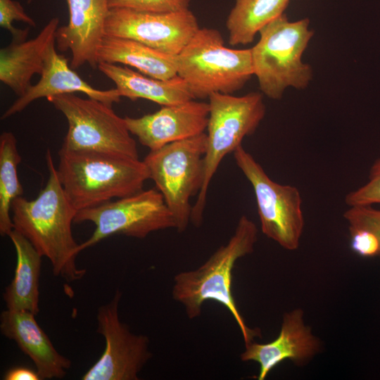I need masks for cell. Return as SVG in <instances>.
Returning a JSON list of instances; mask_svg holds the SVG:
<instances>
[{
	"label": "cell",
	"instance_id": "1",
	"mask_svg": "<svg viewBox=\"0 0 380 380\" xmlns=\"http://www.w3.org/2000/svg\"><path fill=\"white\" fill-rule=\"evenodd\" d=\"M46 162L49 177L38 196L27 200L21 196L12 202L13 229L49 260L55 276L72 282L81 279L86 273L85 269L77 265L80 244L72 232L77 210L64 191L49 149Z\"/></svg>",
	"mask_w": 380,
	"mask_h": 380
},
{
	"label": "cell",
	"instance_id": "2",
	"mask_svg": "<svg viewBox=\"0 0 380 380\" xmlns=\"http://www.w3.org/2000/svg\"><path fill=\"white\" fill-rule=\"evenodd\" d=\"M257 239L255 224L242 215L228 242L198 268L175 275L172 290L173 299L184 306L189 319L201 315L207 300L224 306L236 321L245 345L253 341L260 331L249 328L239 311L232 291V270L239 258L253 251Z\"/></svg>",
	"mask_w": 380,
	"mask_h": 380
},
{
	"label": "cell",
	"instance_id": "3",
	"mask_svg": "<svg viewBox=\"0 0 380 380\" xmlns=\"http://www.w3.org/2000/svg\"><path fill=\"white\" fill-rule=\"evenodd\" d=\"M56 169L77 211L134 194L150 179L145 163L139 158L61 148Z\"/></svg>",
	"mask_w": 380,
	"mask_h": 380
},
{
	"label": "cell",
	"instance_id": "4",
	"mask_svg": "<svg viewBox=\"0 0 380 380\" xmlns=\"http://www.w3.org/2000/svg\"><path fill=\"white\" fill-rule=\"evenodd\" d=\"M259 34L251 51L253 75L262 94L279 100L289 87L305 89L312 78L310 65L303 61L314 34L310 20L290 21L283 13L262 28Z\"/></svg>",
	"mask_w": 380,
	"mask_h": 380
},
{
	"label": "cell",
	"instance_id": "5",
	"mask_svg": "<svg viewBox=\"0 0 380 380\" xmlns=\"http://www.w3.org/2000/svg\"><path fill=\"white\" fill-rule=\"evenodd\" d=\"M177 75L196 99L241 89L253 75L251 49H230L220 32L199 28L177 54Z\"/></svg>",
	"mask_w": 380,
	"mask_h": 380
},
{
	"label": "cell",
	"instance_id": "6",
	"mask_svg": "<svg viewBox=\"0 0 380 380\" xmlns=\"http://www.w3.org/2000/svg\"><path fill=\"white\" fill-rule=\"evenodd\" d=\"M209 118L204 155V179L192 208L191 222L201 225L207 194L222 159L253 134L265 115L262 94L250 92L241 96L215 92L209 97Z\"/></svg>",
	"mask_w": 380,
	"mask_h": 380
},
{
	"label": "cell",
	"instance_id": "7",
	"mask_svg": "<svg viewBox=\"0 0 380 380\" xmlns=\"http://www.w3.org/2000/svg\"><path fill=\"white\" fill-rule=\"evenodd\" d=\"M205 143L204 132L150 151L144 160L178 232L185 231L191 222V199L203 184Z\"/></svg>",
	"mask_w": 380,
	"mask_h": 380
},
{
	"label": "cell",
	"instance_id": "8",
	"mask_svg": "<svg viewBox=\"0 0 380 380\" xmlns=\"http://www.w3.org/2000/svg\"><path fill=\"white\" fill-rule=\"evenodd\" d=\"M46 99L68 122L61 148L139 158L137 143L125 118L114 112L112 105L74 94L51 96Z\"/></svg>",
	"mask_w": 380,
	"mask_h": 380
},
{
	"label": "cell",
	"instance_id": "9",
	"mask_svg": "<svg viewBox=\"0 0 380 380\" xmlns=\"http://www.w3.org/2000/svg\"><path fill=\"white\" fill-rule=\"evenodd\" d=\"M92 222L95 229L80 244V252L115 234L144 239L153 232L176 227L162 194L154 189L77 211L74 222Z\"/></svg>",
	"mask_w": 380,
	"mask_h": 380
},
{
	"label": "cell",
	"instance_id": "10",
	"mask_svg": "<svg viewBox=\"0 0 380 380\" xmlns=\"http://www.w3.org/2000/svg\"><path fill=\"white\" fill-rule=\"evenodd\" d=\"M233 154L253 189L262 232L282 248L296 250L305 224L300 191L273 181L242 145Z\"/></svg>",
	"mask_w": 380,
	"mask_h": 380
},
{
	"label": "cell",
	"instance_id": "11",
	"mask_svg": "<svg viewBox=\"0 0 380 380\" xmlns=\"http://www.w3.org/2000/svg\"><path fill=\"white\" fill-rule=\"evenodd\" d=\"M122 293L117 290L110 302L96 314L97 332L105 339L100 358L84 373L82 380H137L151 359L149 338L132 333L120 321L118 306Z\"/></svg>",
	"mask_w": 380,
	"mask_h": 380
},
{
	"label": "cell",
	"instance_id": "12",
	"mask_svg": "<svg viewBox=\"0 0 380 380\" xmlns=\"http://www.w3.org/2000/svg\"><path fill=\"white\" fill-rule=\"evenodd\" d=\"M189 10L153 13L128 8H112L105 35L136 40L160 51L177 55L199 29Z\"/></svg>",
	"mask_w": 380,
	"mask_h": 380
},
{
	"label": "cell",
	"instance_id": "13",
	"mask_svg": "<svg viewBox=\"0 0 380 380\" xmlns=\"http://www.w3.org/2000/svg\"><path fill=\"white\" fill-rule=\"evenodd\" d=\"M209 103L195 99L182 103L163 106L155 113L139 118L125 116L131 134L150 151L205 132Z\"/></svg>",
	"mask_w": 380,
	"mask_h": 380
},
{
	"label": "cell",
	"instance_id": "14",
	"mask_svg": "<svg viewBox=\"0 0 380 380\" xmlns=\"http://www.w3.org/2000/svg\"><path fill=\"white\" fill-rule=\"evenodd\" d=\"M69 20L58 27L55 34L60 51H70V65L75 70L87 63L93 68L99 64L98 53L105 35L109 15V0H65Z\"/></svg>",
	"mask_w": 380,
	"mask_h": 380
},
{
	"label": "cell",
	"instance_id": "15",
	"mask_svg": "<svg viewBox=\"0 0 380 380\" xmlns=\"http://www.w3.org/2000/svg\"><path fill=\"white\" fill-rule=\"evenodd\" d=\"M303 315L300 308L285 313L280 332L274 341L266 343L252 341L245 345L240 358L259 364L258 380L265 379L270 371L284 360L303 366L320 351V341L305 325Z\"/></svg>",
	"mask_w": 380,
	"mask_h": 380
},
{
	"label": "cell",
	"instance_id": "16",
	"mask_svg": "<svg viewBox=\"0 0 380 380\" xmlns=\"http://www.w3.org/2000/svg\"><path fill=\"white\" fill-rule=\"evenodd\" d=\"M39 82L31 85L1 115V120L23 111L32 102L41 98L82 92L88 97L113 105L120 101L118 90L98 89L84 81L68 64V59L58 53L56 39L49 45L44 56V67Z\"/></svg>",
	"mask_w": 380,
	"mask_h": 380
},
{
	"label": "cell",
	"instance_id": "17",
	"mask_svg": "<svg viewBox=\"0 0 380 380\" xmlns=\"http://www.w3.org/2000/svg\"><path fill=\"white\" fill-rule=\"evenodd\" d=\"M0 330L32 360L40 379H61L66 375L71 360L56 350L34 314L6 309L1 313Z\"/></svg>",
	"mask_w": 380,
	"mask_h": 380
},
{
	"label": "cell",
	"instance_id": "18",
	"mask_svg": "<svg viewBox=\"0 0 380 380\" xmlns=\"http://www.w3.org/2000/svg\"><path fill=\"white\" fill-rule=\"evenodd\" d=\"M59 19L51 18L33 39L12 42L0 50V80L18 97L30 88L34 74L41 75L44 56L50 43L56 39Z\"/></svg>",
	"mask_w": 380,
	"mask_h": 380
},
{
	"label": "cell",
	"instance_id": "19",
	"mask_svg": "<svg viewBox=\"0 0 380 380\" xmlns=\"http://www.w3.org/2000/svg\"><path fill=\"white\" fill-rule=\"evenodd\" d=\"M97 68L115 83L121 97L132 101L144 99L163 106L195 99L187 83L179 75L160 80L125 65L106 62L99 63Z\"/></svg>",
	"mask_w": 380,
	"mask_h": 380
},
{
	"label": "cell",
	"instance_id": "20",
	"mask_svg": "<svg viewBox=\"0 0 380 380\" xmlns=\"http://www.w3.org/2000/svg\"><path fill=\"white\" fill-rule=\"evenodd\" d=\"M98 61L130 66L160 80L177 75V55L160 51L128 38L105 36L99 50Z\"/></svg>",
	"mask_w": 380,
	"mask_h": 380
},
{
	"label": "cell",
	"instance_id": "21",
	"mask_svg": "<svg viewBox=\"0 0 380 380\" xmlns=\"http://www.w3.org/2000/svg\"><path fill=\"white\" fill-rule=\"evenodd\" d=\"M10 237L17 257L14 277L3 298L6 309L39 312V284L42 256L21 234L13 229Z\"/></svg>",
	"mask_w": 380,
	"mask_h": 380
},
{
	"label": "cell",
	"instance_id": "22",
	"mask_svg": "<svg viewBox=\"0 0 380 380\" xmlns=\"http://www.w3.org/2000/svg\"><path fill=\"white\" fill-rule=\"evenodd\" d=\"M290 0H234L226 21L231 46L247 45L260 30L284 13Z\"/></svg>",
	"mask_w": 380,
	"mask_h": 380
},
{
	"label": "cell",
	"instance_id": "23",
	"mask_svg": "<svg viewBox=\"0 0 380 380\" xmlns=\"http://www.w3.org/2000/svg\"><path fill=\"white\" fill-rule=\"evenodd\" d=\"M21 156L17 148L15 135L4 132L0 136V234L8 236L13 230L11 216V204L14 199L23 196L17 167Z\"/></svg>",
	"mask_w": 380,
	"mask_h": 380
},
{
	"label": "cell",
	"instance_id": "24",
	"mask_svg": "<svg viewBox=\"0 0 380 380\" xmlns=\"http://www.w3.org/2000/svg\"><path fill=\"white\" fill-rule=\"evenodd\" d=\"M13 21H21L35 27L34 20L25 11L23 6L13 0H0V26L13 36V41L20 42L26 40L29 29H18L13 27Z\"/></svg>",
	"mask_w": 380,
	"mask_h": 380
},
{
	"label": "cell",
	"instance_id": "25",
	"mask_svg": "<svg viewBox=\"0 0 380 380\" xmlns=\"http://www.w3.org/2000/svg\"><path fill=\"white\" fill-rule=\"evenodd\" d=\"M345 202L349 207L380 203V158L371 166L368 182L347 194Z\"/></svg>",
	"mask_w": 380,
	"mask_h": 380
},
{
	"label": "cell",
	"instance_id": "26",
	"mask_svg": "<svg viewBox=\"0 0 380 380\" xmlns=\"http://www.w3.org/2000/svg\"><path fill=\"white\" fill-rule=\"evenodd\" d=\"M191 0H109V7L128 8L153 13H173L189 9Z\"/></svg>",
	"mask_w": 380,
	"mask_h": 380
},
{
	"label": "cell",
	"instance_id": "27",
	"mask_svg": "<svg viewBox=\"0 0 380 380\" xmlns=\"http://www.w3.org/2000/svg\"><path fill=\"white\" fill-rule=\"evenodd\" d=\"M349 229H365L374 233L380 242V210L372 205L350 206L343 213ZM380 256V254H379Z\"/></svg>",
	"mask_w": 380,
	"mask_h": 380
},
{
	"label": "cell",
	"instance_id": "28",
	"mask_svg": "<svg viewBox=\"0 0 380 380\" xmlns=\"http://www.w3.org/2000/svg\"><path fill=\"white\" fill-rule=\"evenodd\" d=\"M350 248L360 256L372 258L379 255L380 242L376 235L365 229H349Z\"/></svg>",
	"mask_w": 380,
	"mask_h": 380
},
{
	"label": "cell",
	"instance_id": "29",
	"mask_svg": "<svg viewBox=\"0 0 380 380\" xmlns=\"http://www.w3.org/2000/svg\"><path fill=\"white\" fill-rule=\"evenodd\" d=\"M4 380H40L37 372L27 367H16L8 370L4 376Z\"/></svg>",
	"mask_w": 380,
	"mask_h": 380
},
{
	"label": "cell",
	"instance_id": "30",
	"mask_svg": "<svg viewBox=\"0 0 380 380\" xmlns=\"http://www.w3.org/2000/svg\"><path fill=\"white\" fill-rule=\"evenodd\" d=\"M34 0H27V3L28 4H30L32 1H33Z\"/></svg>",
	"mask_w": 380,
	"mask_h": 380
}]
</instances>
